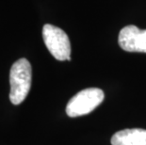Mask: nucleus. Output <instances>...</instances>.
<instances>
[{
	"mask_svg": "<svg viewBox=\"0 0 146 145\" xmlns=\"http://www.w3.org/2000/svg\"><path fill=\"white\" fill-rule=\"evenodd\" d=\"M32 69L27 58H20L12 64L10 72V100L13 105H19L29 92L31 87Z\"/></svg>",
	"mask_w": 146,
	"mask_h": 145,
	"instance_id": "1",
	"label": "nucleus"
},
{
	"mask_svg": "<svg viewBox=\"0 0 146 145\" xmlns=\"http://www.w3.org/2000/svg\"><path fill=\"white\" fill-rule=\"evenodd\" d=\"M104 92L97 88H89L77 92L70 99L66 107L69 117L87 115L95 109L104 100Z\"/></svg>",
	"mask_w": 146,
	"mask_h": 145,
	"instance_id": "2",
	"label": "nucleus"
},
{
	"mask_svg": "<svg viewBox=\"0 0 146 145\" xmlns=\"http://www.w3.org/2000/svg\"><path fill=\"white\" fill-rule=\"evenodd\" d=\"M42 38L46 47L56 60L60 61L71 60L70 40L62 29L53 24H44Z\"/></svg>",
	"mask_w": 146,
	"mask_h": 145,
	"instance_id": "3",
	"label": "nucleus"
},
{
	"mask_svg": "<svg viewBox=\"0 0 146 145\" xmlns=\"http://www.w3.org/2000/svg\"><path fill=\"white\" fill-rule=\"evenodd\" d=\"M118 42L125 51L146 53V29L141 30L132 24L126 26L121 29Z\"/></svg>",
	"mask_w": 146,
	"mask_h": 145,
	"instance_id": "4",
	"label": "nucleus"
},
{
	"mask_svg": "<svg viewBox=\"0 0 146 145\" xmlns=\"http://www.w3.org/2000/svg\"><path fill=\"white\" fill-rule=\"evenodd\" d=\"M111 145H146V130L141 128L123 129L111 138Z\"/></svg>",
	"mask_w": 146,
	"mask_h": 145,
	"instance_id": "5",
	"label": "nucleus"
}]
</instances>
